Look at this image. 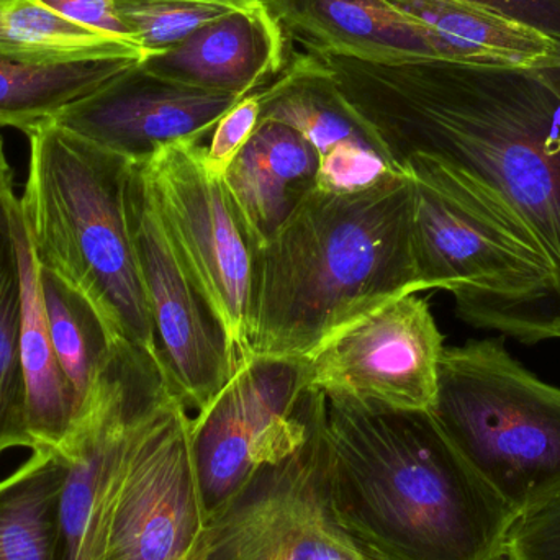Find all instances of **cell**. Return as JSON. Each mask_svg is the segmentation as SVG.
Segmentation results:
<instances>
[{
    "mask_svg": "<svg viewBox=\"0 0 560 560\" xmlns=\"http://www.w3.org/2000/svg\"><path fill=\"white\" fill-rule=\"evenodd\" d=\"M316 58L395 167L410 158L440 164L533 236L555 269L533 345L560 339V94L545 75L443 59Z\"/></svg>",
    "mask_w": 560,
    "mask_h": 560,
    "instance_id": "obj_1",
    "label": "cell"
},
{
    "mask_svg": "<svg viewBox=\"0 0 560 560\" xmlns=\"http://www.w3.org/2000/svg\"><path fill=\"white\" fill-rule=\"evenodd\" d=\"M329 500L372 560H502L516 513L430 411L326 400Z\"/></svg>",
    "mask_w": 560,
    "mask_h": 560,
    "instance_id": "obj_2",
    "label": "cell"
},
{
    "mask_svg": "<svg viewBox=\"0 0 560 560\" xmlns=\"http://www.w3.org/2000/svg\"><path fill=\"white\" fill-rule=\"evenodd\" d=\"M413 200L410 176L310 194L256 252L245 358L306 361L352 323L420 292Z\"/></svg>",
    "mask_w": 560,
    "mask_h": 560,
    "instance_id": "obj_3",
    "label": "cell"
},
{
    "mask_svg": "<svg viewBox=\"0 0 560 560\" xmlns=\"http://www.w3.org/2000/svg\"><path fill=\"white\" fill-rule=\"evenodd\" d=\"M26 137L20 210L39 266L94 308L112 341L161 365L128 222V177L137 161L52 121Z\"/></svg>",
    "mask_w": 560,
    "mask_h": 560,
    "instance_id": "obj_4",
    "label": "cell"
},
{
    "mask_svg": "<svg viewBox=\"0 0 560 560\" xmlns=\"http://www.w3.org/2000/svg\"><path fill=\"white\" fill-rule=\"evenodd\" d=\"M413 179V256L420 292L453 293L474 328L533 345L555 269L533 236L492 197L421 158L401 163Z\"/></svg>",
    "mask_w": 560,
    "mask_h": 560,
    "instance_id": "obj_5",
    "label": "cell"
},
{
    "mask_svg": "<svg viewBox=\"0 0 560 560\" xmlns=\"http://www.w3.org/2000/svg\"><path fill=\"white\" fill-rule=\"evenodd\" d=\"M430 413L516 516L560 493V387L516 361L502 338L444 349Z\"/></svg>",
    "mask_w": 560,
    "mask_h": 560,
    "instance_id": "obj_6",
    "label": "cell"
},
{
    "mask_svg": "<svg viewBox=\"0 0 560 560\" xmlns=\"http://www.w3.org/2000/svg\"><path fill=\"white\" fill-rule=\"evenodd\" d=\"M325 421L323 400L305 438L207 516L187 560H372L332 513Z\"/></svg>",
    "mask_w": 560,
    "mask_h": 560,
    "instance_id": "obj_7",
    "label": "cell"
},
{
    "mask_svg": "<svg viewBox=\"0 0 560 560\" xmlns=\"http://www.w3.org/2000/svg\"><path fill=\"white\" fill-rule=\"evenodd\" d=\"M170 394L156 361L115 346L91 405L56 447L68 472L52 560H110L112 518L128 451Z\"/></svg>",
    "mask_w": 560,
    "mask_h": 560,
    "instance_id": "obj_8",
    "label": "cell"
},
{
    "mask_svg": "<svg viewBox=\"0 0 560 560\" xmlns=\"http://www.w3.org/2000/svg\"><path fill=\"white\" fill-rule=\"evenodd\" d=\"M202 141L166 144L140 161L164 230L222 323L238 361L249 351L256 248Z\"/></svg>",
    "mask_w": 560,
    "mask_h": 560,
    "instance_id": "obj_9",
    "label": "cell"
},
{
    "mask_svg": "<svg viewBox=\"0 0 560 560\" xmlns=\"http://www.w3.org/2000/svg\"><path fill=\"white\" fill-rule=\"evenodd\" d=\"M323 400V394L306 387L305 361L240 359L229 384L190 424L206 518L242 489L259 464L305 438Z\"/></svg>",
    "mask_w": 560,
    "mask_h": 560,
    "instance_id": "obj_10",
    "label": "cell"
},
{
    "mask_svg": "<svg viewBox=\"0 0 560 560\" xmlns=\"http://www.w3.org/2000/svg\"><path fill=\"white\" fill-rule=\"evenodd\" d=\"M127 212L164 377L200 413L235 374L238 354L171 243L140 161L128 177Z\"/></svg>",
    "mask_w": 560,
    "mask_h": 560,
    "instance_id": "obj_11",
    "label": "cell"
},
{
    "mask_svg": "<svg viewBox=\"0 0 560 560\" xmlns=\"http://www.w3.org/2000/svg\"><path fill=\"white\" fill-rule=\"evenodd\" d=\"M444 338L430 305L405 295L349 325L305 361L306 387L369 410L430 411Z\"/></svg>",
    "mask_w": 560,
    "mask_h": 560,
    "instance_id": "obj_12",
    "label": "cell"
},
{
    "mask_svg": "<svg viewBox=\"0 0 560 560\" xmlns=\"http://www.w3.org/2000/svg\"><path fill=\"white\" fill-rule=\"evenodd\" d=\"M192 417L174 394L138 430L121 474L110 560H187L206 522Z\"/></svg>",
    "mask_w": 560,
    "mask_h": 560,
    "instance_id": "obj_13",
    "label": "cell"
},
{
    "mask_svg": "<svg viewBox=\"0 0 560 560\" xmlns=\"http://www.w3.org/2000/svg\"><path fill=\"white\" fill-rule=\"evenodd\" d=\"M238 95L167 81L141 62L61 112L52 124L133 161L184 140H206Z\"/></svg>",
    "mask_w": 560,
    "mask_h": 560,
    "instance_id": "obj_14",
    "label": "cell"
},
{
    "mask_svg": "<svg viewBox=\"0 0 560 560\" xmlns=\"http://www.w3.org/2000/svg\"><path fill=\"white\" fill-rule=\"evenodd\" d=\"M261 118L295 128L315 148L318 189L325 192H359L390 177L408 176L349 107L329 69L310 52L293 56L279 78L262 88Z\"/></svg>",
    "mask_w": 560,
    "mask_h": 560,
    "instance_id": "obj_15",
    "label": "cell"
},
{
    "mask_svg": "<svg viewBox=\"0 0 560 560\" xmlns=\"http://www.w3.org/2000/svg\"><path fill=\"white\" fill-rule=\"evenodd\" d=\"M285 33L261 0L233 10L141 65L167 81L219 94L245 95L285 69Z\"/></svg>",
    "mask_w": 560,
    "mask_h": 560,
    "instance_id": "obj_16",
    "label": "cell"
},
{
    "mask_svg": "<svg viewBox=\"0 0 560 560\" xmlns=\"http://www.w3.org/2000/svg\"><path fill=\"white\" fill-rule=\"evenodd\" d=\"M310 55L392 62L441 59L433 36L385 0H261Z\"/></svg>",
    "mask_w": 560,
    "mask_h": 560,
    "instance_id": "obj_17",
    "label": "cell"
},
{
    "mask_svg": "<svg viewBox=\"0 0 560 560\" xmlns=\"http://www.w3.org/2000/svg\"><path fill=\"white\" fill-rule=\"evenodd\" d=\"M318 154L302 133L283 121L261 118L223 177L256 252L318 189Z\"/></svg>",
    "mask_w": 560,
    "mask_h": 560,
    "instance_id": "obj_18",
    "label": "cell"
},
{
    "mask_svg": "<svg viewBox=\"0 0 560 560\" xmlns=\"http://www.w3.org/2000/svg\"><path fill=\"white\" fill-rule=\"evenodd\" d=\"M423 26L443 61L500 68H560V42L463 0H385Z\"/></svg>",
    "mask_w": 560,
    "mask_h": 560,
    "instance_id": "obj_19",
    "label": "cell"
},
{
    "mask_svg": "<svg viewBox=\"0 0 560 560\" xmlns=\"http://www.w3.org/2000/svg\"><path fill=\"white\" fill-rule=\"evenodd\" d=\"M13 235L22 280L20 359L26 388V421L36 447H58L74 423V397L52 346L38 259L23 223L20 199L13 210Z\"/></svg>",
    "mask_w": 560,
    "mask_h": 560,
    "instance_id": "obj_20",
    "label": "cell"
},
{
    "mask_svg": "<svg viewBox=\"0 0 560 560\" xmlns=\"http://www.w3.org/2000/svg\"><path fill=\"white\" fill-rule=\"evenodd\" d=\"M138 62L131 58L33 62L0 55V127L30 133Z\"/></svg>",
    "mask_w": 560,
    "mask_h": 560,
    "instance_id": "obj_21",
    "label": "cell"
},
{
    "mask_svg": "<svg viewBox=\"0 0 560 560\" xmlns=\"http://www.w3.org/2000/svg\"><path fill=\"white\" fill-rule=\"evenodd\" d=\"M68 463L39 446L0 480V560H52Z\"/></svg>",
    "mask_w": 560,
    "mask_h": 560,
    "instance_id": "obj_22",
    "label": "cell"
},
{
    "mask_svg": "<svg viewBox=\"0 0 560 560\" xmlns=\"http://www.w3.org/2000/svg\"><path fill=\"white\" fill-rule=\"evenodd\" d=\"M0 55L33 62L147 58L138 46L71 22L43 0H0Z\"/></svg>",
    "mask_w": 560,
    "mask_h": 560,
    "instance_id": "obj_23",
    "label": "cell"
},
{
    "mask_svg": "<svg viewBox=\"0 0 560 560\" xmlns=\"http://www.w3.org/2000/svg\"><path fill=\"white\" fill-rule=\"evenodd\" d=\"M39 279L52 346L74 397L75 423L91 405L117 342L112 341L94 308L71 287L42 266Z\"/></svg>",
    "mask_w": 560,
    "mask_h": 560,
    "instance_id": "obj_24",
    "label": "cell"
},
{
    "mask_svg": "<svg viewBox=\"0 0 560 560\" xmlns=\"http://www.w3.org/2000/svg\"><path fill=\"white\" fill-rule=\"evenodd\" d=\"M16 203L19 197L13 189L0 199V454L15 447H36L26 421V388L20 359L22 280L13 235Z\"/></svg>",
    "mask_w": 560,
    "mask_h": 560,
    "instance_id": "obj_25",
    "label": "cell"
},
{
    "mask_svg": "<svg viewBox=\"0 0 560 560\" xmlns=\"http://www.w3.org/2000/svg\"><path fill=\"white\" fill-rule=\"evenodd\" d=\"M259 0H117L127 38L147 56L183 42L213 20Z\"/></svg>",
    "mask_w": 560,
    "mask_h": 560,
    "instance_id": "obj_26",
    "label": "cell"
},
{
    "mask_svg": "<svg viewBox=\"0 0 560 560\" xmlns=\"http://www.w3.org/2000/svg\"><path fill=\"white\" fill-rule=\"evenodd\" d=\"M262 89L240 98L215 125L210 143L203 148V161L213 176L223 179L243 148L252 140L261 121Z\"/></svg>",
    "mask_w": 560,
    "mask_h": 560,
    "instance_id": "obj_27",
    "label": "cell"
},
{
    "mask_svg": "<svg viewBox=\"0 0 560 560\" xmlns=\"http://www.w3.org/2000/svg\"><path fill=\"white\" fill-rule=\"evenodd\" d=\"M503 559L560 560V493L513 522Z\"/></svg>",
    "mask_w": 560,
    "mask_h": 560,
    "instance_id": "obj_28",
    "label": "cell"
},
{
    "mask_svg": "<svg viewBox=\"0 0 560 560\" xmlns=\"http://www.w3.org/2000/svg\"><path fill=\"white\" fill-rule=\"evenodd\" d=\"M560 42V0H463Z\"/></svg>",
    "mask_w": 560,
    "mask_h": 560,
    "instance_id": "obj_29",
    "label": "cell"
},
{
    "mask_svg": "<svg viewBox=\"0 0 560 560\" xmlns=\"http://www.w3.org/2000/svg\"><path fill=\"white\" fill-rule=\"evenodd\" d=\"M43 2L71 22L88 26L110 38L131 43L118 20L117 0H43Z\"/></svg>",
    "mask_w": 560,
    "mask_h": 560,
    "instance_id": "obj_30",
    "label": "cell"
},
{
    "mask_svg": "<svg viewBox=\"0 0 560 560\" xmlns=\"http://www.w3.org/2000/svg\"><path fill=\"white\" fill-rule=\"evenodd\" d=\"M12 189V167H10L9 161H7L5 147H3V140L0 138V199Z\"/></svg>",
    "mask_w": 560,
    "mask_h": 560,
    "instance_id": "obj_31",
    "label": "cell"
},
{
    "mask_svg": "<svg viewBox=\"0 0 560 560\" xmlns=\"http://www.w3.org/2000/svg\"><path fill=\"white\" fill-rule=\"evenodd\" d=\"M539 72L545 75L546 81L560 94V68L541 69Z\"/></svg>",
    "mask_w": 560,
    "mask_h": 560,
    "instance_id": "obj_32",
    "label": "cell"
},
{
    "mask_svg": "<svg viewBox=\"0 0 560 560\" xmlns=\"http://www.w3.org/2000/svg\"><path fill=\"white\" fill-rule=\"evenodd\" d=\"M502 560H509V559H502Z\"/></svg>",
    "mask_w": 560,
    "mask_h": 560,
    "instance_id": "obj_33",
    "label": "cell"
}]
</instances>
